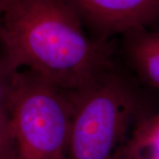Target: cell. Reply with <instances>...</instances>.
Returning a JSON list of instances; mask_svg holds the SVG:
<instances>
[{
	"label": "cell",
	"mask_w": 159,
	"mask_h": 159,
	"mask_svg": "<svg viewBox=\"0 0 159 159\" xmlns=\"http://www.w3.org/2000/svg\"><path fill=\"white\" fill-rule=\"evenodd\" d=\"M1 60L27 67L66 91L87 85L112 66L104 41H93L69 0H14L0 16Z\"/></svg>",
	"instance_id": "6da1fadb"
},
{
	"label": "cell",
	"mask_w": 159,
	"mask_h": 159,
	"mask_svg": "<svg viewBox=\"0 0 159 159\" xmlns=\"http://www.w3.org/2000/svg\"><path fill=\"white\" fill-rule=\"evenodd\" d=\"M67 93L73 106L68 159H125L139 125L138 103L113 66Z\"/></svg>",
	"instance_id": "7a4b0ae2"
},
{
	"label": "cell",
	"mask_w": 159,
	"mask_h": 159,
	"mask_svg": "<svg viewBox=\"0 0 159 159\" xmlns=\"http://www.w3.org/2000/svg\"><path fill=\"white\" fill-rule=\"evenodd\" d=\"M9 116L17 159H68L73 106L67 91L29 70L18 71Z\"/></svg>",
	"instance_id": "3957f363"
},
{
	"label": "cell",
	"mask_w": 159,
	"mask_h": 159,
	"mask_svg": "<svg viewBox=\"0 0 159 159\" xmlns=\"http://www.w3.org/2000/svg\"><path fill=\"white\" fill-rule=\"evenodd\" d=\"M82 21L100 34H127L159 20V0H69Z\"/></svg>",
	"instance_id": "277c9868"
},
{
	"label": "cell",
	"mask_w": 159,
	"mask_h": 159,
	"mask_svg": "<svg viewBox=\"0 0 159 159\" xmlns=\"http://www.w3.org/2000/svg\"><path fill=\"white\" fill-rule=\"evenodd\" d=\"M125 34L129 37V55L137 72L159 90V32L142 29Z\"/></svg>",
	"instance_id": "5b68a950"
},
{
	"label": "cell",
	"mask_w": 159,
	"mask_h": 159,
	"mask_svg": "<svg viewBox=\"0 0 159 159\" xmlns=\"http://www.w3.org/2000/svg\"><path fill=\"white\" fill-rule=\"evenodd\" d=\"M125 159H159V113L137 125L126 147Z\"/></svg>",
	"instance_id": "8992f818"
},
{
	"label": "cell",
	"mask_w": 159,
	"mask_h": 159,
	"mask_svg": "<svg viewBox=\"0 0 159 159\" xmlns=\"http://www.w3.org/2000/svg\"><path fill=\"white\" fill-rule=\"evenodd\" d=\"M0 159H17L10 116L0 110Z\"/></svg>",
	"instance_id": "52a82bcc"
},
{
	"label": "cell",
	"mask_w": 159,
	"mask_h": 159,
	"mask_svg": "<svg viewBox=\"0 0 159 159\" xmlns=\"http://www.w3.org/2000/svg\"><path fill=\"white\" fill-rule=\"evenodd\" d=\"M17 72L9 70L0 61V110L5 111L8 114Z\"/></svg>",
	"instance_id": "ba28073f"
},
{
	"label": "cell",
	"mask_w": 159,
	"mask_h": 159,
	"mask_svg": "<svg viewBox=\"0 0 159 159\" xmlns=\"http://www.w3.org/2000/svg\"><path fill=\"white\" fill-rule=\"evenodd\" d=\"M14 0H0V16H2L5 11L11 6Z\"/></svg>",
	"instance_id": "9c48e42d"
}]
</instances>
